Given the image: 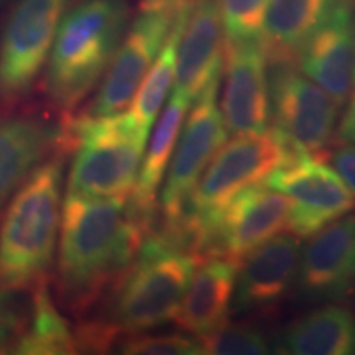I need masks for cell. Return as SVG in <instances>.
I'll list each match as a JSON object with an SVG mask.
<instances>
[{
	"label": "cell",
	"mask_w": 355,
	"mask_h": 355,
	"mask_svg": "<svg viewBox=\"0 0 355 355\" xmlns=\"http://www.w3.org/2000/svg\"><path fill=\"white\" fill-rule=\"evenodd\" d=\"M270 115L278 132L306 155H316L334 135L339 105L293 64H275L270 76Z\"/></svg>",
	"instance_id": "11"
},
{
	"label": "cell",
	"mask_w": 355,
	"mask_h": 355,
	"mask_svg": "<svg viewBox=\"0 0 355 355\" xmlns=\"http://www.w3.org/2000/svg\"><path fill=\"white\" fill-rule=\"evenodd\" d=\"M355 279V216L345 214L311 235L296 266V290L313 303L340 300Z\"/></svg>",
	"instance_id": "14"
},
{
	"label": "cell",
	"mask_w": 355,
	"mask_h": 355,
	"mask_svg": "<svg viewBox=\"0 0 355 355\" xmlns=\"http://www.w3.org/2000/svg\"><path fill=\"white\" fill-rule=\"evenodd\" d=\"M191 0H184L178 10L176 20L168 35L162 51L152 64L146 76L141 81L139 91L135 92L132 104L128 105L127 114L141 130L150 133L158 114L162 112L163 104L168 101L173 84L176 78V58L178 44H180L181 33H183L186 19H188Z\"/></svg>",
	"instance_id": "24"
},
{
	"label": "cell",
	"mask_w": 355,
	"mask_h": 355,
	"mask_svg": "<svg viewBox=\"0 0 355 355\" xmlns=\"http://www.w3.org/2000/svg\"><path fill=\"white\" fill-rule=\"evenodd\" d=\"M148 135L127 110L107 117L64 115L60 150L74 153L68 194L97 199L130 196Z\"/></svg>",
	"instance_id": "6"
},
{
	"label": "cell",
	"mask_w": 355,
	"mask_h": 355,
	"mask_svg": "<svg viewBox=\"0 0 355 355\" xmlns=\"http://www.w3.org/2000/svg\"><path fill=\"white\" fill-rule=\"evenodd\" d=\"M202 354L211 355H263L270 352L265 334L248 324H227L211 334L198 337Z\"/></svg>",
	"instance_id": "26"
},
{
	"label": "cell",
	"mask_w": 355,
	"mask_h": 355,
	"mask_svg": "<svg viewBox=\"0 0 355 355\" xmlns=\"http://www.w3.org/2000/svg\"><path fill=\"white\" fill-rule=\"evenodd\" d=\"M220 76L212 79L191 102L193 109L178 135L159 196V211L166 225L180 219L199 178L217 150L227 141V128L217 104Z\"/></svg>",
	"instance_id": "9"
},
{
	"label": "cell",
	"mask_w": 355,
	"mask_h": 355,
	"mask_svg": "<svg viewBox=\"0 0 355 355\" xmlns=\"http://www.w3.org/2000/svg\"><path fill=\"white\" fill-rule=\"evenodd\" d=\"M277 352L293 355H354L355 314L337 304L306 313L286 327Z\"/></svg>",
	"instance_id": "22"
},
{
	"label": "cell",
	"mask_w": 355,
	"mask_h": 355,
	"mask_svg": "<svg viewBox=\"0 0 355 355\" xmlns=\"http://www.w3.org/2000/svg\"><path fill=\"white\" fill-rule=\"evenodd\" d=\"M224 32L217 0H191L176 58L175 89L189 102L212 79L222 74L224 66Z\"/></svg>",
	"instance_id": "17"
},
{
	"label": "cell",
	"mask_w": 355,
	"mask_h": 355,
	"mask_svg": "<svg viewBox=\"0 0 355 355\" xmlns=\"http://www.w3.org/2000/svg\"><path fill=\"white\" fill-rule=\"evenodd\" d=\"M13 354L64 355L78 352L76 334L56 308L48 279L33 288L32 314L12 343Z\"/></svg>",
	"instance_id": "23"
},
{
	"label": "cell",
	"mask_w": 355,
	"mask_h": 355,
	"mask_svg": "<svg viewBox=\"0 0 355 355\" xmlns=\"http://www.w3.org/2000/svg\"><path fill=\"white\" fill-rule=\"evenodd\" d=\"M239 263L224 255H211L202 263L199 261L173 316L181 331L202 337L227 322Z\"/></svg>",
	"instance_id": "19"
},
{
	"label": "cell",
	"mask_w": 355,
	"mask_h": 355,
	"mask_svg": "<svg viewBox=\"0 0 355 355\" xmlns=\"http://www.w3.org/2000/svg\"><path fill=\"white\" fill-rule=\"evenodd\" d=\"M300 254V237L278 234L243 257L235 278L234 314L261 313L277 306L295 282Z\"/></svg>",
	"instance_id": "16"
},
{
	"label": "cell",
	"mask_w": 355,
	"mask_h": 355,
	"mask_svg": "<svg viewBox=\"0 0 355 355\" xmlns=\"http://www.w3.org/2000/svg\"><path fill=\"white\" fill-rule=\"evenodd\" d=\"M354 3L337 0L296 58L301 73L322 87L339 107L354 87Z\"/></svg>",
	"instance_id": "15"
},
{
	"label": "cell",
	"mask_w": 355,
	"mask_h": 355,
	"mask_svg": "<svg viewBox=\"0 0 355 355\" xmlns=\"http://www.w3.org/2000/svg\"><path fill=\"white\" fill-rule=\"evenodd\" d=\"M71 0H19L0 38V101L26 96L46 66Z\"/></svg>",
	"instance_id": "8"
},
{
	"label": "cell",
	"mask_w": 355,
	"mask_h": 355,
	"mask_svg": "<svg viewBox=\"0 0 355 355\" xmlns=\"http://www.w3.org/2000/svg\"><path fill=\"white\" fill-rule=\"evenodd\" d=\"M63 122L38 114H0V206L20 188L53 148L60 150Z\"/></svg>",
	"instance_id": "18"
},
{
	"label": "cell",
	"mask_w": 355,
	"mask_h": 355,
	"mask_svg": "<svg viewBox=\"0 0 355 355\" xmlns=\"http://www.w3.org/2000/svg\"><path fill=\"white\" fill-rule=\"evenodd\" d=\"M115 347L121 354L128 355H199L202 354L201 343L198 337L166 332V334H146L137 332L128 334Z\"/></svg>",
	"instance_id": "27"
},
{
	"label": "cell",
	"mask_w": 355,
	"mask_h": 355,
	"mask_svg": "<svg viewBox=\"0 0 355 355\" xmlns=\"http://www.w3.org/2000/svg\"><path fill=\"white\" fill-rule=\"evenodd\" d=\"M259 42H225V86L220 115L227 133L252 135L268 130L270 79Z\"/></svg>",
	"instance_id": "13"
},
{
	"label": "cell",
	"mask_w": 355,
	"mask_h": 355,
	"mask_svg": "<svg viewBox=\"0 0 355 355\" xmlns=\"http://www.w3.org/2000/svg\"><path fill=\"white\" fill-rule=\"evenodd\" d=\"M270 0H217L225 42H259Z\"/></svg>",
	"instance_id": "25"
},
{
	"label": "cell",
	"mask_w": 355,
	"mask_h": 355,
	"mask_svg": "<svg viewBox=\"0 0 355 355\" xmlns=\"http://www.w3.org/2000/svg\"><path fill=\"white\" fill-rule=\"evenodd\" d=\"M354 87H355V24H354Z\"/></svg>",
	"instance_id": "31"
},
{
	"label": "cell",
	"mask_w": 355,
	"mask_h": 355,
	"mask_svg": "<svg viewBox=\"0 0 355 355\" xmlns=\"http://www.w3.org/2000/svg\"><path fill=\"white\" fill-rule=\"evenodd\" d=\"M191 102L178 92H171L170 99L162 117L153 123V132L146 140L144 159H141L137 183L133 186L130 201L135 209L148 219H155L157 211L158 191L165 180L171 155L175 152V145L183 127L186 110Z\"/></svg>",
	"instance_id": "21"
},
{
	"label": "cell",
	"mask_w": 355,
	"mask_h": 355,
	"mask_svg": "<svg viewBox=\"0 0 355 355\" xmlns=\"http://www.w3.org/2000/svg\"><path fill=\"white\" fill-rule=\"evenodd\" d=\"M290 201L260 183L248 186L222 207L207 230L202 255H224L241 261L288 227Z\"/></svg>",
	"instance_id": "12"
},
{
	"label": "cell",
	"mask_w": 355,
	"mask_h": 355,
	"mask_svg": "<svg viewBox=\"0 0 355 355\" xmlns=\"http://www.w3.org/2000/svg\"><path fill=\"white\" fill-rule=\"evenodd\" d=\"M263 184L288 198L286 229L300 239H309L355 206V196L334 168L313 155L275 170Z\"/></svg>",
	"instance_id": "10"
},
{
	"label": "cell",
	"mask_w": 355,
	"mask_h": 355,
	"mask_svg": "<svg viewBox=\"0 0 355 355\" xmlns=\"http://www.w3.org/2000/svg\"><path fill=\"white\" fill-rule=\"evenodd\" d=\"M20 329L21 322L12 308L8 291L0 290V345H6L15 339Z\"/></svg>",
	"instance_id": "29"
},
{
	"label": "cell",
	"mask_w": 355,
	"mask_h": 355,
	"mask_svg": "<svg viewBox=\"0 0 355 355\" xmlns=\"http://www.w3.org/2000/svg\"><path fill=\"white\" fill-rule=\"evenodd\" d=\"M127 0H81L64 13L44 66V92L69 115L99 86L128 25Z\"/></svg>",
	"instance_id": "3"
},
{
	"label": "cell",
	"mask_w": 355,
	"mask_h": 355,
	"mask_svg": "<svg viewBox=\"0 0 355 355\" xmlns=\"http://www.w3.org/2000/svg\"><path fill=\"white\" fill-rule=\"evenodd\" d=\"M331 155V165L355 196V144H343Z\"/></svg>",
	"instance_id": "28"
},
{
	"label": "cell",
	"mask_w": 355,
	"mask_h": 355,
	"mask_svg": "<svg viewBox=\"0 0 355 355\" xmlns=\"http://www.w3.org/2000/svg\"><path fill=\"white\" fill-rule=\"evenodd\" d=\"M63 176V158H48L8 204L0 225V290H33L48 279L60 234Z\"/></svg>",
	"instance_id": "4"
},
{
	"label": "cell",
	"mask_w": 355,
	"mask_h": 355,
	"mask_svg": "<svg viewBox=\"0 0 355 355\" xmlns=\"http://www.w3.org/2000/svg\"><path fill=\"white\" fill-rule=\"evenodd\" d=\"M336 137L339 144H355V94L344 110Z\"/></svg>",
	"instance_id": "30"
},
{
	"label": "cell",
	"mask_w": 355,
	"mask_h": 355,
	"mask_svg": "<svg viewBox=\"0 0 355 355\" xmlns=\"http://www.w3.org/2000/svg\"><path fill=\"white\" fill-rule=\"evenodd\" d=\"M337 0H270L260 44L266 61L295 64L306 40L326 20Z\"/></svg>",
	"instance_id": "20"
},
{
	"label": "cell",
	"mask_w": 355,
	"mask_h": 355,
	"mask_svg": "<svg viewBox=\"0 0 355 355\" xmlns=\"http://www.w3.org/2000/svg\"><path fill=\"white\" fill-rule=\"evenodd\" d=\"M308 157L277 128L252 135H235L217 150L186 201L175 227L202 257L207 230L216 216L248 186L265 183L278 168ZM166 225V224H165Z\"/></svg>",
	"instance_id": "5"
},
{
	"label": "cell",
	"mask_w": 355,
	"mask_h": 355,
	"mask_svg": "<svg viewBox=\"0 0 355 355\" xmlns=\"http://www.w3.org/2000/svg\"><path fill=\"white\" fill-rule=\"evenodd\" d=\"M153 219L125 199L66 194L58 234V293L64 306L83 313L130 266Z\"/></svg>",
	"instance_id": "1"
},
{
	"label": "cell",
	"mask_w": 355,
	"mask_h": 355,
	"mask_svg": "<svg viewBox=\"0 0 355 355\" xmlns=\"http://www.w3.org/2000/svg\"><path fill=\"white\" fill-rule=\"evenodd\" d=\"M201 257L175 227L150 230L130 266L115 283L109 319L99 322L114 339L173 321Z\"/></svg>",
	"instance_id": "2"
},
{
	"label": "cell",
	"mask_w": 355,
	"mask_h": 355,
	"mask_svg": "<svg viewBox=\"0 0 355 355\" xmlns=\"http://www.w3.org/2000/svg\"><path fill=\"white\" fill-rule=\"evenodd\" d=\"M183 2L184 0L141 2L135 20L125 30L104 78L101 79L87 115L107 117L125 112L162 51Z\"/></svg>",
	"instance_id": "7"
}]
</instances>
